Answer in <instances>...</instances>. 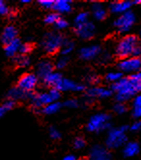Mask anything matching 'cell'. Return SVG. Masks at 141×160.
<instances>
[{
    "instance_id": "cell-1",
    "label": "cell",
    "mask_w": 141,
    "mask_h": 160,
    "mask_svg": "<svg viewBox=\"0 0 141 160\" xmlns=\"http://www.w3.org/2000/svg\"><path fill=\"white\" fill-rule=\"evenodd\" d=\"M111 88L112 92H116L115 99L117 102H121V103L131 99L137 93L130 77L121 78L118 82L112 84Z\"/></svg>"
},
{
    "instance_id": "cell-2",
    "label": "cell",
    "mask_w": 141,
    "mask_h": 160,
    "mask_svg": "<svg viewBox=\"0 0 141 160\" xmlns=\"http://www.w3.org/2000/svg\"><path fill=\"white\" fill-rule=\"evenodd\" d=\"M127 130H128V125L110 128L107 133V140H105L107 148H111V150H115V148L124 147L128 141V137L126 134Z\"/></svg>"
},
{
    "instance_id": "cell-3",
    "label": "cell",
    "mask_w": 141,
    "mask_h": 160,
    "mask_svg": "<svg viewBox=\"0 0 141 160\" xmlns=\"http://www.w3.org/2000/svg\"><path fill=\"white\" fill-rule=\"evenodd\" d=\"M138 44V38L134 35H127L123 37L115 48V54L120 59H125L133 55V49Z\"/></svg>"
},
{
    "instance_id": "cell-4",
    "label": "cell",
    "mask_w": 141,
    "mask_h": 160,
    "mask_svg": "<svg viewBox=\"0 0 141 160\" xmlns=\"http://www.w3.org/2000/svg\"><path fill=\"white\" fill-rule=\"evenodd\" d=\"M111 127V117L107 113H98L93 115L88 123L87 130L89 132L100 133L102 131L107 130Z\"/></svg>"
},
{
    "instance_id": "cell-5",
    "label": "cell",
    "mask_w": 141,
    "mask_h": 160,
    "mask_svg": "<svg viewBox=\"0 0 141 160\" xmlns=\"http://www.w3.org/2000/svg\"><path fill=\"white\" fill-rule=\"evenodd\" d=\"M64 40L65 38L59 33H56V32L46 33L43 37L41 45L46 53L53 54L59 49H61Z\"/></svg>"
},
{
    "instance_id": "cell-6",
    "label": "cell",
    "mask_w": 141,
    "mask_h": 160,
    "mask_svg": "<svg viewBox=\"0 0 141 160\" xmlns=\"http://www.w3.org/2000/svg\"><path fill=\"white\" fill-rule=\"evenodd\" d=\"M119 72L122 73H135L141 71V57H128L125 59H121L118 63Z\"/></svg>"
},
{
    "instance_id": "cell-7",
    "label": "cell",
    "mask_w": 141,
    "mask_h": 160,
    "mask_svg": "<svg viewBox=\"0 0 141 160\" xmlns=\"http://www.w3.org/2000/svg\"><path fill=\"white\" fill-rule=\"evenodd\" d=\"M135 19V15L132 11H128V12L120 15L115 19L114 27L120 33H126L131 30V28L134 24Z\"/></svg>"
},
{
    "instance_id": "cell-8",
    "label": "cell",
    "mask_w": 141,
    "mask_h": 160,
    "mask_svg": "<svg viewBox=\"0 0 141 160\" xmlns=\"http://www.w3.org/2000/svg\"><path fill=\"white\" fill-rule=\"evenodd\" d=\"M31 107L35 112H42V109L48 104L53 102L50 98L49 92H42V93H31L29 99Z\"/></svg>"
},
{
    "instance_id": "cell-9",
    "label": "cell",
    "mask_w": 141,
    "mask_h": 160,
    "mask_svg": "<svg viewBox=\"0 0 141 160\" xmlns=\"http://www.w3.org/2000/svg\"><path fill=\"white\" fill-rule=\"evenodd\" d=\"M39 82V78L36 75V73L27 72L22 74L19 79L18 80V85L20 90H22L25 93H33L35 88L37 87Z\"/></svg>"
},
{
    "instance_id": "cell-10",
    "label": "cell",
    "mask_w": 141,
    "mask_h": 160,
    "mask_svg": "<svg viewBox=\"0 0 141 160\" xmlns=\"http://www.w3.org/2000/svg\"><path fill=\"white\" fill-rule=\"evenodd\" d=\"M112 96V91L108 88L103 87H92L86 90L85 93V102L89 103L95 98H107Z\"/></svg>"
},
{
    "instance_id": "cell-11",
    "label": "cell",
    "mask_w": 141,
    "mask_h": 160,
    "mask_svg": "<svg viewBox=\"0 0 141 160\" xmlns=\"http://www.w3.org/2000/svg\"><path fill=\"white\" fill-rule=\"evenodd\" d=\"M75 32L76 34V36L81 40H90L95 36L96 26L94 25L93 22L88 21L84 24L76 25Z\"/></svg>"
},
{
    "instance_id": "cell-12",
    "label": "cell",
    "mask_w": 141,
    "mask_h": 160,
    "mask_svg": "<svg viewBox=\"0 0 141 160\" xmlns=\"http://www.w3.org/2000/svg\"><path fill=\"white\" fill-rule=\"evenodd\" d=\"M89 160H112V154L107 148L96 145L91 148Z\"/></svg>"
},
{
    "instance_id": "cell-13",
    "label": "cell",
    "mask_w": 141,
    "mask_h": 160,
    "mask_svg": "<svg viewBox=\"0 0 141 160\" xmlns=\"http://www.w3.org/2000/svg\"><path fill=\"white\" fill-rule=\"evenodd\" d=\"M102 53V48L98 44L87 45L79 50V57L84 61H90L99 57Z\"/></svg>"
},
{
    "instance_id": "cell-14",
    "label": "cell",
    "mask_w": 141,
    "mask_h": 160,
    "mask_svg": "<svg viewBox=\"0 0 141 160\" xmlns=\"http://www.w3.org/2000/svg\"><path fill=\"white\" fill-rule=\"evenodd\" d=\"M57 90H59L60 92H66V91H72V92H82L85 90V86L82 84H78L73 80L63 78L60 84L57 86Z\"/></svg>"
},
{
    "instance_id": "cell-15",
    "label": "cell",
    "mask_w": 141,
    "mask_h": 160,
    "mask_svg": "<svg viewBox=\"0 0 141 160\" xmlns=\"http://www.w3.org/2000/svg\"><path fill=\"white\" fill-rule=\"evenodd\" d=\"M51 72H53V64L50 60L44 59L38 63L36 67V75L38 76V78H41L43 80L45 76H48Z\"/></svg>"
},
{
    "instance_id": "cell-16",
    "label": "cell",
    "mask_w": 141,
    "mask_h": 160,
    "mask_svg": "<svg viewBox=\"0 0 141 160\" xmlns=\"http://www.w3.org/2000/svg\"><path fill=\"white\" fill-rule=\"evenodd\" d=\"M18 39V29L14 25H7L1 33V42L7 44Z\"/></svg>"
},
{
    "instance_id": "cell-17",
    "label": "cell",
    "mask_w": 141,
    "mask_h": 160,
    "mask_svg": "<svg viewBox=\"0 0 141 160\" xmlns=\"http://www.w3.org/2000/svg\"><path fill=\"white\" fill-rule=\"evenodd\" d=\"M131 1H115L109 5V11L113 14L122 15L128 11H130L132 7Z\"/></svg>"
},
{
    "instance_id": "cell-18",
    "label": "cell",
    "mask_w": 141,
    "mask_h": 160,
    "mask_svg": "<svg viewBox=\"0 0 141 160\" xmlns=\"http://www.w3.org/2000/svg\"><path fill=\"white\" fill-rule=\"evenodd\" d=\"M62 75L59 72H51L50 74H49L48 76H45L43 79V83L44 86L46 87H50V88H57V86L60 84V82L62 81Z\"/></svg>"
},
{
    "instance_id": "cell-19",
    "label": "cell",
    "mask_w": 141,
    "mask_h": 160,
    "mask_svg": "<svg viewBox=\"0 0 141 160\" xmlns=\"http://www.w3.org/2000/svg\"><path fill=\"white\" fill-rule=\"evenodd\" d=\"M20 44H21V42H20L19 39H16L13 42L5 44L4 51H5L6 56L10 57V58H15L19 51Z\"/></svg>"
},
{
    "instance_id": "cell-20",
    "label": "cell",
    "mask_w": 141,
    "mask_h": 160,
    "mask_svg": "<svg viewBox=\"0 0 141 160\" xmlns=\"http://www.w3.org/2000/svg\"><path fill=\"white\" fill-rule=\"evenodd\" d=\"M31 93H25L22 90H20L18 87H14L11 88L8 92V98L12 99L14 101L17 100H24V99H29Z\"/></svg>"
},
{
    "instance_id": "cell-21",
    "label": "cell",
    "mask_w": 141,
    "mask_h": 160,
    "mask_svg": "<svg viewBox=\"0 0 141 160\" xmlns=\"http://www.w3.org/2000/svg\"><path fill=\"white\" fill-rule=\"evenodd\" d=\"M72 2L68 0H56L54 1L53 10L57 14H67L72 11Z\"/></svg>"
},
{
    "instance_id": "cell-22",
    "label": "cell",
    "mask_w": 141,
    "mask_h": 160,
    "mask_svg": "<svg viewBox=\"0 0 141 160\" xmlns=\"http://www.w3.org/2000/svg\"><path fill=\"white\" fill-rule=\"evenodd\" d=\"M92 13L94 18L97 20H103L107 18V10L100 2H94L92 4Z\"/></svg>"
},
{
    "instance_id": "cell-23",
    "label": "cell",
    "mask_w": 141,
    "mask_h": 160,
    "mask_svg": "<svg viewBox=\"0 0 141 160\" xmlns=\"http://www.w3.org/2000/svg\"><path fill=\"white\" fill-rule=\"evenodd\" d=\"M140 151V147L136 142H128L123 147V154L125 157L135 156Z\"/></svg>"
},
{
    "instance_id": "cell-24",
    "label": "cell",
    "mask_w": 141,
    "mask_h": 160,
    "mask_svg": "<svg viewBox=\"0 0 141 160\" xmlns=\"http://www.w3.org/2000/svg\"><path fill=\"white\" fill-rule=\"evenodd\" d=\"M62 107V103L59 101H54L51 102V103L48 104L46 106H44L42 109V113L45 114V115H53V114H56L60 111Z\"/></svg>"
},
{
    "instance_id": "cell-25",
    "label": "cell",
    "mask_w": 141,
    "mask_h": 160,
    "mask_svg": "<svg viewBox=\"0 0 141 160\" xmlns=\"http://www.w3.org/2000/svg\"><path fill=\"white\" fill-rule=\"evenodd\" d=\"M30 58L27 55H17L14 58V63L18 68H26L30 65Z\"/></svg>"
},
{
    "instance_id": "cell-26",
    "label": "cell",
    "mask_w": 141,
    "mask_h": 160,
    "mask_svg": "<svg viewBox=\"0 0 141 160\" xmlns=\"http://www.w3.org/2000/svg\"><path fill=\"white\" fill-rule=\"evenodd\" d=\"M75 48V43L70 40H64V42L61 47V54L63 56H68Z\"/></svg>"
},
{
    "instance_id": "cell-27",
    "label": "cell",
    "mask_w": 141,
    "mask_h": 160,
    "mask_svg": "<svg viewBox=\"0 0 141 160\" xmlns=\"http://www.w3.org/2000/svg\"><path fill=\"white\" fill-rule=\"evenodd\" d=\"M121 78H123V73L120 72H109L105 75V80L112 84L118 82Z\"/></svg>"
},
{
    "instance_id": "cell-28",
    "label": "cell",
    "mask_w": 141,
    "mask_h": 160,
    "mask_svg": "<svg viewBox=\"0 0 141 160\" xmlns=\"http://www.w3.org/2000/svg\"><path fill=\"white\" fill-rule=\"evenodd\" d=\"M131 81L133 82L136 92L137 93H141V71L138 72H135L133 74H132L130 76Z\"/></svg>"
},
{
    "instance_id": "cell-29",
    "label": "cell",
    "mask_w": 141,
    "mask_h": 160,
    "mask_svg": "<svg viewBox=\"0 0 141 160\" xmlns=\"http://www.w3.org/2000/svg\"><path fill=\"white\" fill-rule=\"evenodd\" d=\"M89 21V13L87 12H80L76 15L75 18V23L76 25H81L84 24Z\"/></svg>"
},
{
    "instance_id": "cell-30",
    "label": "cell",
    "mask_w": 141,
    "mask_h": 160,
    "mask_svg": "<svg viewBox=\"0 0 141 160\" xmlns=\"http://www.w3.org/2000/svg\"><path fill=\"white\" fill-rule=\"evenodd\" d=\"M68 63H69V57L62 55L61 57H59V58L56 60V62L54 64V67L57 68V70H63L64 68L67 67Z\"/></svg>"
},
{
    "instance_id": "cell-31",
    "label": "cell",
    "mask_w": 141,
    "mask_h": 160,
    "mask_svg": "<svg viewBox=\"0 0 141 160\" xmlns=\"http://www.w3.org/2000/svg\"><path fill=\"white\" fill-rule=\"evenodd\" d=\"M60 18L59 14L57 13H50L45 16L44 18V22L46 24H55V22Z\"/></svg>"
},
{
    "instance_id": "cell-32",
    "label": "cell",
    "mask_w": 141,
    "mask_h": 160,
    "mask_svg": "<svg viewBox=\"0 0 141 160\" xmlns=\"http://www.w3.org/2000/svg\"><path fill=\"white\" fill-rule=\"evenodd\" d=\"M33 49V47L30 42H23L20 44V48H19V51L18 53L20 55H27L28 53H30Z\"/></svg>"
},
{
    "instance_id": "cell-33",
    "label": "cell",
    "mask_w": 141,
    "mask_h": 160,
    "mask_svg": "<svg viewBox=\"0 0 141 160\" xmlns=\"http://www.w3.org/2000/svg\"><path fill=\"white\" fill-rule=\"evenodd\" d=\"M113 110L116 114L118 115H122V114L127 112V106L125 103H121V102H117V103L113 106Z\"/></svg>"
},
{
    "instance_id": "cell-34",
    "label": "cell",
    "mask_w": 141,
    "mask_h": 160,
    "mask_svg": "<svg viewBox=\"0 0 141 160\" xmlns=\"http://www.w3.org/2000/svg\"><path fill=\"white\" fill-rule=\"evenodd\" d=\"M49 94L53 102L58 101V99L61 98V92L59 90H57L56 88H50V90L49 91Z\"/></svg>"
},
{
    "instance_id": "cell-35",
    "label": "cell",
    "mask_w": 141,
    "mask_h": 160,
    "mask_svg": "<svg viewBox=\"0 0 141 160\" xmlns=\"http://www.w3.org/2000/svg\"><path fill=\"white\" fill-rule=\"evenodd\" d=\"M54 26H55V28L58 29V30H64V29H66V28L69 26V22H68L66 19L60 18L59 19H58V20L55 22Z\"/></svg>"
},
{
    "instance_id": "cell-36",
    "label": "cell",
    "mask_w": 141,
    "mask_h": 160,
    "mask_svg": "<svg viewBox=\"0 0 141 160\" xmlns=\"http://www.w3.org/2000/svg\"><path fill=\"white\" fill-rule=\"evenodd\" d=\"M49 133H50V138L53 139V140H58V139L61 138V133H60V131L58 130L56 128H54V127H50V128Z\"/></svg>"
},
{
    "instance_id": "cell-37",
    "label": "cell",
    "mask_w": 141,
    "mask_h": 160,
    "mask_svg": "<svg viewBox=\"0 0 141 160\" xmlns=\"http://www.w3.org/2000/svg\"><path fill=\"white\" fill-rule=\"evenodd\" d=\"M38 3L41 7H43L44 9H46V10L53 9V5H54L53 0H39Z\"/></svg>"
},
{
    "instance_id": "cell-38",
    "label": "cell",
    "mask_w": 141,
    "mask_h": 160,
    "mask_svg": "<svg viewBox=\"0 0 141 160\" xmlns=\"http://www.w3.org/2000/svg\"><path fill=\"white\" fill-rule=\"evenodd\" d=\"M12 11L10 8L5 4L4 1L0 0V16H9Z\"/></svg>"
},
{
    "instance_id": "cell-39",
    "label": "cell",
    "mask_w": 141,
    "mask_h": 160,
    "mask_svg": "<svg viewBox=\"0 0 141 160\" xmlns=\"http://www.w3.org/2000/svg\"><path fill=\"white\" fill-rule=\"evenodd\" d=\"M64 105H65L66 107H68V108L74 109V108L78 107L79 102H78V100L76 99V98H70V99H68V100H66V101L64 102Z\"/></svg>"
},
{
    "instance_id": "cell-40",
    "label": "cell",
    "mask_w": 141,
    "mask_h": 160,
    "mask_svg": "<svg viewBox=\"0 0 141 160\" xmlns=\"http://www.w3.org/2000/svg\"><path fill=\"white\" fill-rule=\"evenodd\" d=\"M85 140L82 138V137H76L74 140V147L76 150H80V148H83L85 147Z\"/></svg>"
},
{
    "instance_id": "cell-41",
    "label": "cell",
    "mask_w": 141,
    "mask_h": 160,
    "mask_svg": "<svg viewBox=\"0 0 141 160\" xmlns=\"http://www.w3.org/2000/svg\"><path fill=\"white\" fill-rule=\"evenodd\" d=\"M86 80L90 83V84H93V85H95V84H98L100 82V78L98 75L96 74H94V73H91L89 74L87 77H86Z\"/></svg>"
},
{
    "instance_id": "cell-42",
    "label": "cell",
    "mask_w": 141,
    "mask_h": 160,
    "mask_svg": "<svg viewBox=\"0 0 141 160\" xmlns=\"http://www.w3.org/2000/svg\"><path fill=\"white\" fill-rule=\"evenodd\" d=\"M2 106L5 108L6 111H9V110L13 109V108L16 106V101H14V100H12V99H9V98H8L6 101H4V103L2 104Z\"/></svg>"
},
{
    "instance_id": "cell-43",
    "label": "cell",
    "mask_w": 141,
    "mask_h": 160,
    "mask_svg": "<svg viewBox=\"0 0 141 160\" xmlns=\"http://www.w3.org/2000/svg\"><path fill=\"white\" fill-rule=\"evenodd\" d=\"M99 59H100L101 63H104L105 64V63H107V62L110 61L111 56H110V54L108 52H104V53H101L99 55Z\"/></svg>"
},
{
    "instance_id": "cell-44",
    "label": "cell",
    "mask_w": 141,
    "mask_h": 160,
    "mask_svg": "<svg viewBox=\"0 0 141 160\" xmlns=\"http://www.w3.org/2000/svg\"><path fill=\"white\" fill-rule=\"evenodd\" d=\"M140 129H141V121H135L130 127V130L133 132L139 131Z\"/></svg>"
},
{
    "instance_id": "cell-45",
    "label": "cell",
    "mask_w": 141,
    "mask_h": 160,
    "mask_svg": "<svg viewBox=\"0 0 141 160\" xmlns=\"http://www.w3.org/2000/svg\"><path fill=\"white\" fill-rule=\"evenodd\" d=\"M133 116L135 119L141 118V107H133Z\"/></svg>"
},
{
    "instance_id": "cell-46",
    "label": "cell",
    "mask_w": 141,
    "mask_h": 160,
    "mask_svg": "<svg viewBox=\"0 0 141 160\" xmlns=\"http://www.w3.org/2000/svg\"><path fill=\"white\" fill-rule=\"evenodd\" d=\"M133 107H141V93L133 98Z\"/></svg>"
},
{
    "instance_id": "cell-47",
    "label": "cell",
    "mask_w": 141,
    "mask_h": 160,
    "mask_svg": "<svg viewBox=\"0 0 141 160\" xmlns=\"http://www.w3.org/2000/svg\"><path fill=\"white\" fill-rule=\"evenodd\" d=\"M133 57H141V44H137L135 48L133 49Z\"/></svg>"
},
{
    "instance_id": "cell-48",
    "label": "cell",
    "mask_w": 141,
    "mask_h": 160,
    "mask_svg": "<svg viewBox=\"0 0 141 160\" xmlns=\"http://www.w3.org/2000/svg\"><path fill=\"white\" fill-rule=\"evenodd\" d=\"M7 111L5 110V108L2 106V105H0V118H2L4 115H5V113H6Z\"/></svg>"
},
{
    "instance_id": "cell-49",
    "label": "cell",
    "mask_w": 141,
    "mask_h": 160,
    "mask_svg": "<svg viewBox=\"0 0 141 160\" xmlns=\"http://www.w3.org/2000/svg\"><path fill=\"white\" fill-rule=\"evenodd\" d=\"M62 160H76V157L74 155H67Z\"/></svg>"
},
{
    "instance_id": "cell-50",
    "label": "cell",
    "mask_w": 141,
    "mask_h": 160,
    "mask_svg": "<svg viewBox=\"0 0 141 160\" xmlns=\"http://www.w3.org/2000/svg\"><path fill=\"white\" fill-rule=\"evenodd\" d=\"M20 2H21V3H24V4H26V3H30V0H21Z\"/></svg>"
},
{
    "instance_id": "cell-51",
    "label": "cell",
    "mask_w": 141,
    "mask_h": 160,
    "mask_svg": "<svg viewBox=\"0 0 141 160\" xmlns=\"http://www.w3.org/2000/svg\"><path fill=\"white\" fill-rule=\"evenodd\" d=\"M133 3L134 4H141V0H135Z\"/></svg>"
},
{
    "instance_id": "cell-52",
    "label": "cell",
    "mask_w": 141,
    "mask_h": 160,
    "mask_svg": "<svg viewBox=\"0 0 141 160\" xmlns=\"http://www.w3.org/2000/svg\"><path fill=\"white\" fill-rule=\"evenodd\" d=\"M78 160H89V158H87V157H82V158H80Z\"/></svg>"
},
{
    "instance_id": "cell-53",
    "label": "cell",
    "mask_w": 141,
    "mask_h": 160,
    "mask_svg": "<svg viewBox=\"0 0 141 160\" xmlns=\"http://www.w3.org/2000/svg\"><path fill=\"white\" fill-rule=\"evenodd\" d=\"M139 38H140V40H141V31H140V34H139Z\"/></svg>"
}]
</instances>
